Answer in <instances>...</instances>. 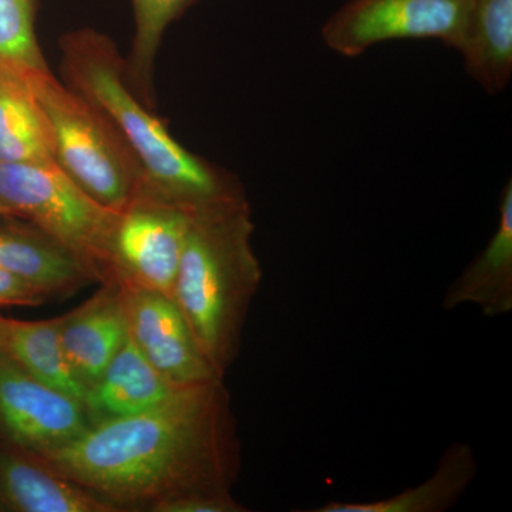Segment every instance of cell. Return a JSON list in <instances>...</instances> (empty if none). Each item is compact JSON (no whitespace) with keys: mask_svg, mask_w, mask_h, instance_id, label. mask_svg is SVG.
<instances>
[{"mask_svg":"<svg viewBox=\"0 0 512 512\" xmlns=\"http://www.w3.org/2000/svg\"><path fill=\"white\" fill-rule=\"evenodd\" d=\"M29 456L120 512L232 494L241 470L224 379L180 387L153 409L94 424L66 446Z\"/></svg>","mask_w":512,"mask_h":512,"instance_id":"cell-1","label":"cell"},{"mask_svg":"<svg viewBox=\"0 0 512 512\" xmlns=\"http://www.w3.org/2000/svg\"><path fill=\"white\" fill-rule=\"evenodd\" d=\"M66 86L103 117L136 157L146 190L201 207L245 194L241 184L181 146L131 89L126 64L109 37L74 30L60 40Z\"/></svg>","mask_w":512,"mask_h":512,"instance_id":"cell-2","label":"cell"},{"mask_svg":"<svg viewBox=\"0 0 512 512\" xmlns=\"http://www.w3.org/2000/svg\"><path fill=\"white\" fill-rule=\"evenodd\" d=\"M254 229L245 194L195 208L175 279L173 299L222 377L237 360L262 282Z\"/></svg>","mask_w":512,"mask_h":512,"instance_id":"cell-3","label":"cell"},{"mask_svg":"<svg viewBox=\"0 0 512 512\" xmlns=\"http://www.w3.org/2000/svg\"><path fill=\"white\" fill-rule=\"evenodd\" d=\"M0 202L72 252L94 284L113 281L111 244L120 211L94 200L56 161L0 163Z\"/></svg>","mask_w":512,"mask_h":512,"instance_id":"cell-4","label":"cell"},{"mask_svg":"<svg viewBox=\"0 0 512 512\" xmlns=\"http://www.w3.org/2000/svg\"><path fill=\"white\" fill-rule=\"evenodd\" d=\"M55 143V160L94 200L121 211L147 187L143 170L113 128L52 72L23 83Z\"/></svg>","mask_w":512,"mask_h":512,"instance_id":"cell-5","label":"cell"},{"mask_svg":"<svg viewBox=\"0 0 512 512\" xmlns=\"http://www.w3.org/2000/svg\"><path fill=\"white\" fill-rule=\"evenodd\" d=\"M473 0H348L322 26L333 52L359 57L394 40H440L460 49Z\"/></svg>","mask_w":512,"mask_h":512,"instance_id":"cell-6","label":"cell"},{"mask_svg":"<svg viewBox=\"0 0 512 512\" xmlns=\"http://www.w3.org/2000/svg\"><path fill=\"white\" fill-rule=\"evenodd\" d=\"M195 208L151 191H141L128 202L114 228L113 281L173 298Z\"/></svg>","mask_w":512,"mask_h":512,"instance_id":"cell-7","label":"cell"},{"mask_svg":"<svg viewBox=\"0 0 512 512\" xmlns=\"http://www.w3.org/2000/svg\"><path fill=\"white\" fill-rule=\"evenodd\" d=\"M90 427L82 400L50 386L0 355V430L29 454L47 453Z\"/></svg>","mask_w":512,"mask_h":512,"instance_id":"cell-8","label":"cell"},{"mask_svg":"<svg viewBox=\"0 0 512 512\" xmlns=\"http://www.w3.org/2000/svg\"><path fill=\"white\" fill-rule=\"evenodd\" d=\"M117 284L123 293L128 335L161 375L177 386L224 379L202 353L171 296L128 282Z\"/></svg>","mask_w":512,"mask_h":512,"instance_id":"cell-9","label":"cell"},{"mask_svg":"<svg viewBox=\"0 0 512 512\" xmlns=\"http://www.w3.org/2000/svg\"><path fill=\"white\" fill-rule=\"evenodd\" d=\"M127 336L123 293L116 281L103 282L87 301L62 315L64 356L86 390L96 383Z\"/></svg>","mask_w":512,"mask_h":512,"instance_id":"cell-10","label":"cell"},{"mask_svg":"<svg viewBox=\"0 0 512 512\" xmlns=\"http://www.w3.org/2000/svg\"><path fill=\"white\" fill-rule=\"evenodd\" d=\"M183 386L171 383L151 365L128 335L119 352L84 394L90 426L146 412Z\"/></svg>","mask_w":512,"mask_h":512,"instance_id":"cell-11","label":"cell"},{"mask_svg":"<svg viewBox=\"0 0 512 512\" xmlns=\"http://www.w3.org/2000/svg\"><path fill=\"white\" fill-rule=\"evenodd\" d=\"M474 305L485 318L512 312V183L504 185L498 222L490 241L448 286L444 311Z\"/></svg>","mask_w":512,"mask_h":512,"instance_id":"cell-12","label":"cell"},{"mask_svg":"<svg viewBox=\"0 0 512 512\" xmlns=\"http://www.w3.org/2000/svg\"><path fill=\"white\" fill-rule=\"evenodd\" d=\"M0 268L49 302L69 298L94 282L72 252L36 227L0 228Z\"/></svg>","mask_w":512,"mask_h":512,"instance_id":"cell-13","label":"cell"},{"mask_svg":"<svg viewBox=\"0 0 512 512\" xmlns=\"http://www.w3.org/2000/svg\"><path fill=\"white\" fill-rule=\"evenodd\" d=\"M0 453V500L19 512H120L103 498L43 467L20 448Z\"/></svg>","mask_w":512,"mask_h":512,"instance_id":"cell-14","label":"cell"},{"mask_svg":"<svg viewBox=\"0 0 512 512\" xmlns=\"http://www.w3.org/2000/svg\"><path fill=\"white\" fill-rule=\"evenodd\" d=\"M477 471L473 447L456 441L441 454L434 473L419 485L382 500L363 503L332 501L312 512H443L461 500L473 484Z\"/></svg>","mask_w":512,"mask_h":512,"instance_id":"cell-15","label":"cell"},{"mask_svg":"<svg viewBox=\"0 0 512 512\" xmlns=\"http://www.w3.org/2000/svg\"><path fill=\"white\" fill-rule=\"evenodd\" d=\"M458 53L485 92H504L512 76V0H473Z\"/></svg>","mask_w":512,"mask_h":512,"instance_id":"cell-16","label":"cell"},{"mask_svg":"<svg viewBox=\"0 0 512 512\" xmlns=\"http://www.w3.org/2000/svg\"><path fill=\"white\" fill-rule=\"evenodd\" d=\"M60 325L62 316L22 320L0 315V355L8 357L30 376L83 402L86 389L64 356Z\"/></svg>","mask_w":512,"mask_h":512,"instance_id":"cell-17","label":"cell"},{"mask_svg":"<svg viewBox=\"0 0 512 512\" xmlns=\"http://www.w3.org/2000/svg\"><path fill=\"white\" fill-rule=\"evenodd\" d=\"M55 160L52 131L28 87L0 77V163Z\"/></svg>","mask_w":512,"mask_h":512,"instance_id":"cell-18","label":"cell"},{"mask_svg":"<svg viewBox=\"0 0 512 512\" xmlns=\"http://www.w3.org/2000/svg\"><path fill=\"white\" fill-rule=\"evenodd\" d=\"M198 0H131L134 12L133 50L126 66L131 89L146 106L153 104L154 60L165 30Z\"/></svg>","mask_w":512,"mask_h":512,"instance_id":"cell-19","label":"cell"},{"mask_svg":"<svg viewBox=\"0 0 512 512\" xmlns=\"http://www.w3.org/2000/svg\"><path fill=\"white\" fill-rule=\"evenodd\" d=\"M39 0H0V77L28 82L50 72L36 36Z\"/></svg>","mask_w":512,"mask_h":512,"instance_id":"cell-20","label":"cell"},{"mask_svg":"<svg viewBox=\"0 0 512 512\" xmlns=\"http://www.w3.org/2000/svg\"><path fill=\"white\" fill-rule=\"evenodd\" d=\"M244 504L238 503L232 494L190 495L163 501L151 507L148 512H247Z\"/></svg>","mask_w":512,"mask_h":512,"instance_id":"cell-21","label":"cell"},{"mask_svg":"<svg viewBox=\"0 0 512 512\" xmlns=\"http://www.w3.org/2000/svg\"><path fill=\"white\" fill-rule=\"evenodd\" d=\"M47 299L16 276L0 268V306H22L36 308L45 305Z\"/></svg>","mask_w":512,"mask_h":512,"instance_id":"cell-22","label":"cell"},{"mask_svg":"<svg viewBox=\"0 0 512 512\" xmlns=\"http://www.w3.org/2000/svg\"><path fill=\"white\" fill-rule=\"evenodd\" d=\"M0 217L3 218H16L18 215L15 214L8 205L3 204V202H0Z\"/></svg>","mask_w":512,"mask_h":512,"instance_id":"cell-23","label":"cell"}]
</instances>
